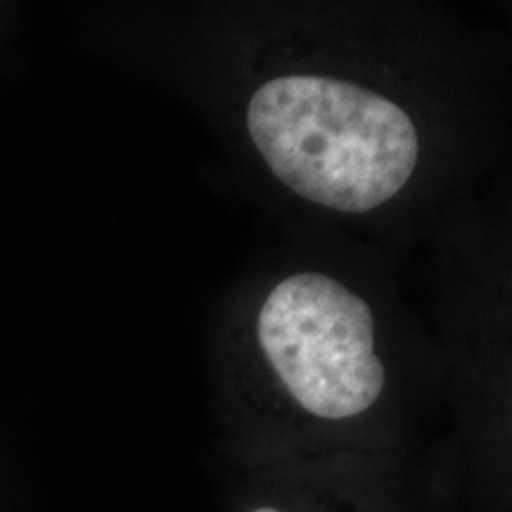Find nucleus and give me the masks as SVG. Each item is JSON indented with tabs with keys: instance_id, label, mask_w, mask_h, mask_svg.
Listing matches in <instances>:
<instances>
[{
	"instance_id": "f257e3e1",
	"label": "nucleus",
	"mask_w": 512,
	"mask_h": 512,
	"mask_svg": "<svg viewBox=\"0 0 512 512\" xmlns=\"http://www.w3.org/2000/svg\"><path fill=\"white\" fill-rule=\"evenodd\" d=\"M463 46L439 5L245 0L211 10L202 86L247 183L311 240L430 238L458 207Z\"/></svg>"
},
{
	"instance_id": "f03ea898",
	"label": "nucleus",
	"mask_w": 512,
	"mask_h": 512,
	"mask_svg": "<svg viewBox=\"0 0 512 512\" xmlns=\"http://www.w3.org/2000/svg\"><path fill=\"white\" fill-rule=\"evenodd\" d=\"M214 394L247 467L392 453L441 363L384 252L311 240L235 285L214 332Z\"/></svg>"
},
{
	"instance_id": "7ed1b4c3",
	"label": "nucleus",
	"mask_w": 512,
	"mask_h": 512,
	"mask_svg": "<svg viewBox=\"0 0 512 512\" xmlns=\"http://www.w3.org/2000/svg\"><path fill=\"white\" fill-rule=\"evenodd\" d=\"M392 453L249 467L235 512H399Z\"/></svg>"
},
{
	"instance_id": "20e7f679",
	"label": "nucleus",
	"mask_w": 512,
	"mask_h": 512,
	"mask_svg": "<svg viewBox=\"0 0 512 512\" xmlns=\"http://www.w3.org/2000/svg\"><path fill=\"white\" fill-rule=\"evenodd\" d=\"M510 422H512V394H510Z\"/></svg>"
}]
</instances>
